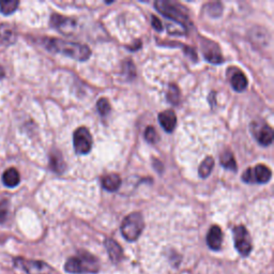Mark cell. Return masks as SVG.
I'll return each mask as SVG.
<instances>
[{"instance_id": "cell-2", "label": "cell", "mask_w": 274, "mask_h": 274, "mask_svg": "<svg viewBox=\"0 0 274 274\" xmlns=\"http://www.w3.org/2000/svg\"><path fill=\"white\" fill-rule=\"evenodd\" d=\"M65 269L73 274L97 273L100 269L98 259L88 253H80L77 256L71 257L65 264Z\"/></svg>"}, {"instance_id": "cell-17", "label": "cell", "mask_w": 274, "mask_h": 274, "mask_svg": "<svg viewBox=\"0 0 274 274\" xmlns=\"http://www.w3.org/2000/svg\"><path fill=\"white\" fill-rule=\"evenodd\" d=\"M3 181L6 187L8 188H15L21 182V177L20 173H18L16 168H8L3 175Z\"/></svg>"}, {"instance_id": "cell-8", "label": "cell", "mask_w": 274, "mask_h": 274, "mask_svg": "<svg viewBox=\"0 0 274 274\" xmlns=\"http://www.w3.org/2000/svg\"><path fill=\"white\" fill-rule=\"evenodd\" d=\"M93 136L86 127L81 126L73 135V145L77 154H87L93 149Z\"/></svg>"}, {"instance_id": "cell-26", "label": "cell", "mask_w": 274, "mask_h": 274, "mask_svg": "<svg viewBox=\"0 0 274 274\" xmlns=\"http://www.w3.org/2000/svg\"><path fill=\"white\" fill-rule=\"evenodd\" d=\"M208 9V13L213 16V17H218L221 16L223 12V7L220 3H215V4H210L207 6Z\"/></svg>"}, {"instance_id": "cell-22", "label": "cell", "mask_w": 274, "mask_h": 274, "mask_svg": "<svg viewBox=\"0 0 274 274\" xmlns=\"http://www.w3.org/2000/svg\"><path fill=\"white\" fill-rule=\"evenodd\" d=\"M20 3L16 0H3L0 2V11L5 15H10L17 9Z\"/></svg>"}, {"instance_id": "cell-4", "label": "cell", "mask_w": 274, "mask_h": 274, "mask_svg": "<svg viewBox=\"0 0 274 274\" xmlns=\"http://www.w3.org/2000/svg\"><path fill=\"white\" fill-rule=\"evenodd\" d=\"M144 228L145 222L143 215L141 213L134 212L125 216V218L122 221L120 231L125 240L133 242L140 238Z\"/></svg>"}, {"instance_id": "cell-18", "label": "cell", "mask_w": 274, "mask_h": 274, "mask_svg": "<svg viewBox=\"0 0 274 274\" xmlns=\"http://www.w3.org/2000/svg\"><path fill=\"white\" fill-rule=\"evenodd\" d=\"M50 166L51 168L57 173H61L66 169V164L63 161L62 155L59 151H53L50 155Z\"/></svg>"}, {"instance_id": "cell-6", "label": "cell", "mask_w": 274, "mask_h": 274, "mask_svg": "<svg viewBox=\"0 0 274 274\" xmlns=\"http://www.w3.org/2000/svg\"><path fill=\"white\" fill-rule=\"evenodd\" d=\"M235 248L243 257L249 256L252 251V240L249 232L242 225L236 226L233 231Z\"/></svg>"}, {"instance_id": "cell-16", "label": "cell", "mask_w": 274, "mask_h": 274, "mask_svg": "<svg viewBox=\"0 0 274 274\" xmlns=\"http://www.w3.org/2000/svg\"><path fill=\"white\" fill-rule=\"evenodd\" d=\"M256 140L258 141V143L262 146H269L272 144L273 142V130L271 129V126H269L268 124H263L262 126L258 127V130H256Z\"/></svg>"}, {"instance_id": "cell-12", "label": "cell", "mask_w": 274, "mask_h": 274, "mask_svg": "<svg viewBox=\"0 0 274 274\" xmlns=\"http://www.w3.org/2000/svg\"><path fill=\"white\" fill-rule=\"evenodd\" d=\"M231 84L234 90H236L237 93H242L246 88H248L249 85V80L246 78L245 74L236 68H233V73L231 76Z\"/></svg>"}, {"instance_id": "cell-9", "label": "cell", "mask_w": 274, "mask_h": 274, "mask_svg": "<svg viewBox=\"0 0 274 274\" xmlns=\"http://www.w3.org/2000/svg\"><path fill=\"white\" fill-rule=\"evenodd\" d=\"M202 50L205 58L209 62L214 63V65H220V63L224 61L220 48L217 47V44L215 42L204 40L202 43Z\"/></svg>"}, {"instance_id": "cell-27", "label": "cell", "mask_w": 274, "mask_h": 274, "mask_svg": "<svg viewBox=\"0 0 274 274\" xmlns=\"http://www.w3.org/2000/svg\"><path fill=\"white\" fill-rule=\"evenodd\" d=\"M9 215V202L8 200H3L0 202V224H3L7 221Z\"/></svg>"}, {"instance_id": "cell-7", "label": "cell", "mask_w": 274, "mask_h": 274, "mask_svg": "<svg viewBox=\"0 0 274 274\" xmlns=\"http://www.w3.org/2000/svg\"><path fill=\"white\" fill-rule=\"evenodd\" d=\"M272 177L271 169L266 166L259 164L253 168H248L242 175V180L246 184H259L263 185L270 181Z\"/></svg>"}, {"instance_id": "cell-3", "label": "cell", "mask_w": 274, "mask_h": 274, "mask_svg": "<svg viewBox=\"0 0 274 274\" xmlns=\"http://www.w3.org/2000/svg\"><path fill=\"white\" fill-rule=\"evenodd\" d=\"M154 6L161 14H163L167 18H170V20L176 22L181 27H184L185 30H187L188 26L191 24V22L189 16L187 15L185 8H182L180 5L176 3L166 2V0H159V2H155Z\"/></svg>"}, {"instance_id": "cell-25", "label": "cell", "mask_w": 274, "mask_h": 274, "mask_svg": "<svg viewBox=\"0 0 274 274\" xmlns=\"http://www.w3.org/2000/svg\"><path fill=\"white\" fill-rule=\"evenodd\" d=\"M145 140L147 141L149 144H155L159 141V135L157 131L154 130V127L148 126L145 131Z\"/></svg>"}, {"instance_id": "cell-13", "label": "cell", "mask_w": 274, "mask_h": 274, "mask_svg": "<svg viewBox=\"0 0 274 274\" xmlns=\"http://www.w3.org/2000/svg\"><path fill=\"white\" fill-rule=\"evenodd\" d=\"M159 122L164 130L168 133H171L173 130H175L176 124H177L176 114L172 111H170V109L163 112L159 115Z\"/></svg>"}, {"instance_id": "cell-11", "label": "cell", "mask_w": 274, "mask_h": 274, "mask_svg": "<svg viewBox=\"0 0 274 274\" xmlns=\"http://www.w3.org/2000/svg\"><path fill=\"white\" fill-rule=\"evenodd\" d=\"M222 242H223V233L220 226H217V225L212 226L211 228H210V231L207 236L208 246L213 251H218L221 249Z\"/></svg>"}, {"instance_id": "cell-28", "label": "cell", "mask_w": 274, "mask_h": 274, "mask_svg": "<svg viewBox=\"0 0 274 274\" xmlns=\"http://www.w3.org/2000/svg\"><path fill=\"white\" fill-rule=\"evenodd\" d=\"M151 23H152V27H153V28H154L155 30H157V31H162V30H163V24H162V22L159 20L158 17L152 16Z\"/></svg>"}, {"instance_id": "cell-20", "label": "cell", "mask_w": 274, "mask_h": 274, "mask_svg": "<svg viewBox=\"0 0 274 274\" xmlns=\"http://www.w3.org/2000/svg\"><path fill=\"white\" fill-rule=\"evenodd\" d=\"M214 167V160L211 157H207L202 164H200V166L198 168V173L199 176L202 178H207L210 173H211L212 169Z\"/></svg>"}, {"instance_id": "cell-15", "label": "cell", "mask_w": 274, "mask_h": 274, "mask_svg": "<svg viewBox=\"0 0 274 274\" xmlns=\"http://www.w3.org/2000/svg\"><path fill=\"white\" fill-rule=\"evenodd\" d=\"M16 40V32L9 24L0 25V45H10Z\"/></svg>"}, {"instance_id": "cell-19", "label": "cell", "mask_w": 274, "mask_h": 274, "mask_svg": "<svg viewBox=\"0 0 274 274\" xmlns=\"http://www.w3.org/2000/svg\"><path fill=\"white\" fill-rule=\"evenodd\" d=\"M121 186V179L117 173H111L103 177L102 179V187L108 192H115Z\"/></svg>"}, {"instance_id": "cell-5", "label": "cell", "mask_w": 274, "mask_h": 274, "mask_svg": "<svg viewBox=\"0 0 274 274\" xmlns=\"http://www.w3.org/2000/svg\"><path fill=\"white\" fill-rule=\"evenodd\" d=\"M14 267L26 274H51L52 268L48 263L40 260H29L25 258H15Z\"/></svg>"}, {"instance_id": "cell-10", "label": "cell", "mask_w": 274, "mask_h": 274, "mask_svg": "<svg viewBox=\"0 0 274 274\" xmlns=\"http://www.w3.org/2000/svg\"><path fill=\"white\" fill-rule=\"evenodd\" d=\"M51 23L55 27V28L58 29L60 32L69 34L73 29L75 28L76 23L74 20L69 17L61 16L58 14H54L51 18Z\"/></svg>"}, {"instance_id": "cell-14", "label": "cell", "mask_w": 274, "mask_h": 274, "mask_svg": "<svg viewBox=\"0 0 274 274\" xmlns=\"http://www.w3.org/2000/svg\"><path fill=\"white\" fill-rule=\"evenodd\" d=\"M105 248L109 255V258L114 262H119L123 257V251L121 246L113 239L105 240Z\"/></svg>"}, {"instance_id": "cell-1", "label": "cell", "mask_w": 274, "mask_h": 274, "mask_svg": "<svg viewBox=\"0 0 274 274\" xmlns=\"http://www.w3.org/2000/svg\"><path fill=\"white\" fill-rule=\"evenodd\" d=\"M44 47L54 53H59L74 60L85 61L91 56V51L87 45L68 42L57 38H48L43 41Z\"/></svg>"}, {"instance_id": "cell-21", "label": "cell", "mask_w": 274, "mask_h": 274, "mask_svg": "<svg viewBox=\"0 0 274 274\" xmlns=\"http://www.w3.org/2000/svg\"><path fill=\"white\" fill-rule=\"evenodd\" d=\"M221 165L226 169H231L233 171L237 170V163H236L234 154L232 152L226 151L222 154Z\"/></svg>"}, {"instance_id": "cell-23", "label": "cell", "mask_w": 274, "mask_h": 274, "mask_svg": "<svg viewBox=\"0 0 274 274\" xmlns=\"http://www.w3.org/2000/svg\"><path fill=\"white\" fill-rule=\"evenodd\" d=\"M167 100L172 105H177L180 100V91L176 85H170L167 91Z\"/></svg>"}, {"instance_id": "cell-24", "label": "cell", "mask_w": 274, "mask_h": 274, "mask_svg": "<svg viewBox=\"0 0 274 274\" xmlns=\"http://www.w3.org/2000/svg\"><path fill=\"white\" fill-rule=\"evenodd\" d=\"M97 107H98V111H99L100 115H102V116L108 115L112 109L111 104H109V102H108V100L105 98H102V99L99 100L98 103H97Z\"/></svg>"}]
</instances>
